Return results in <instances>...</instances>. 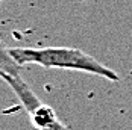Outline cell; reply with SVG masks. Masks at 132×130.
<instances>
[{"label":"cell","mask_w":132,"mask_h":130,"mask_svg":"<svg viewBox=\"0 0 132 130\" xmlns=\"http://www.w3.org/2000/svg\"><path fill=\"white\" fill-rule=\"evenodd\" d=\"M0 73H6L11 76H20L21 73V65L12 58L9 49H6L2 41H0Z\"/></svg>","instance_id":"3957f363"},{"label":"cell","mask_w":132,"mask_h":130,"mask_svg":"<svg viewBox=\"0 0 132 130\" xmlns=\"http://www.w3.org/2000/svg\"><path fill=\"white\" fill-rule=\"evenodd\" d=\"M0 3H2V0H0Z\"/></svg>","instance_id":"277c9868"},{"label":"cell","mask_w":132,"mask_h":130,"mask_svg":"<svg viewBox=\"0 0 132 130\" xmlns=\"http://www.w3.org/2000/svg\"><path fill=\"white\" fill-rule=\"evenodd\" d=\"M9 53L20 65L37 64L46 68H65L91 73L96 76L105 77L108 80H119V74L108 68L93 56L84 53L79 49L70 47H44V49H24L12 47Z\"/></svg>","instance_id":"6da1fadb"},{"label":"cell","mask_w":132,"mask_h":130,"mask_svg":"<svg viewBox=\"0 0 132 130\" xmlns=\"http://www.w3.org/2000/svg\"><path fill=\"white\" fill-rule=\"evenodd\" d=\"M82 2H84V0H82Z\"/></svg>","instance_id":"5b68a950"},{"label":"cell","mask_w":132,"mask_h":130,"mask_svg":"<svg viewBox=\"0 0 132 130\" xmlns=\"http://www.w3.org/2000/svg\"><path fill=\"white\" fill-rule=\"evenodd\" d=\"M0 79H3L14 91V94L20 98L21 104L27 110L32 124L38 130H68L56 117L55 110L50 106L41 103L40 98L34 94L21 76H11L6 73H0Z\"/></svg>","instance_id":"7a4b0ae2"}]
</instances>
